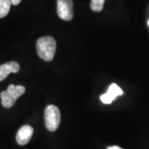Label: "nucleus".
Wrapping results in <instances>:
<instances>
[{
	"instance_id": "1",
	"label": "nucleus",
	"mask_w": 149,
	"mask_h": 149,
	"mask_svg": "<svg viewBox=\"0 0 149 149\" xmlns=\"http://www.w3.org/2000/svg\"><path fill=\"white\" fill-rule=\"evenodd\" d=\"M36 47L40 58L46 61H51L53 60L56 50V42L53 37L45 36L39 38L36 43Z\"/></svg>"
},
{
	"instance_id": "2",
	"label": "nucleus",
	"mask_w": 149,
	"mask_h": 149,
	"mask_svg": "<svg viewBox=\"0 0 149 149\" xmlns=\"http://www.w3.org/2000/svg\"><path fill=\"white\" fill-rule=\"evenodd\" d=\"M25 87L22 85H10L8 87V90L3 91L0 95L1 104L3 107L9 109L14 105L17 100L25 93Z\"/></svg>"
},
{
	"instance_id": "3",
	"label": "nucleus",
	"mask_w": 149,
	"mask_h": 149,
	"mask_svg": "<svg viewBox=\"0 0 149 149\" xmlns=\"http://www.w3.org/2000/svg\"><path fill=\"white\" fill-rule=\"evenodd\" d=\"M44 118L48 130L51 132L56 131L61 123V113L58 108L53 104L48 105L45 109Z\"/></svg>"
},
{
	"instance_id": "4",
	"label": "nucleus",
	"mask_w": 149,
	"mask_h": 149,
	"mask_svg": "<svg viewBox=\"0 0 149 149\" xmlns=\"http://www.w3.org/2000/svg\"><path fill=\"white\" fill-rule=\"evenodd\" d=\"M57 14L62 20L70 21L74 16L72 0H57Z\"/></svg>"
},
{
	"instance_id": "5",
	"label": "nucleus",
	"mask_w": 149,
	"mask_h": 149,
	"mask_svg": "<svg viewBox=\"0 0 149 149\" xmlns=\"http://www.w3.org/2000/svg\"><path fill=\"white\" fill-rule=\"evenodd\" d=\"M32 134H33V128L32 127H31L30 125L22 126L17 133V143L21 146L26 145V144L28 143V142L32 139Z\"/></svg>"
},
{
	"instance_id": "6",
	"label": "nucleus",
	"mask_w": 149,
	"mask_h": 149,
	"mask_svg": "<svg viewBox=\"0 0 149 149\" xmlns=\"http://www.w3.org/2000/svg\"><path fill=\"white\" fill-rule=\"evenodd\" d=\"M20 70V65L16 61H10L0 65V81L5 80L10 73H17Z\"/></svg>"
},
{
	"instance_id": "7",
	"label": "nucleus",
	"mask_w": 149,
	"mask_h": 149,
	"mask_svg": "<svg viewBox=\"0 0 149 149\" xmlns=\"http://www.w3.org/2000/svg\"><path fill=\"white\" fill-rule=\"evenodd\" d=\"M109 96V98L112 100H114L116 99V97L118 95H122L123 94V91L121 90V88L116 84H112L109 87V90L106 93Z\"/></svg>"
},
{
	"instance_id": "8",
	"label": "nucleus",
	"mask_w": 149,
	"mask_h": 149,
	"mask_svg": "<svg viewBox=\"0 0 149 149\" xmlns=\"http://www.w3.org/2000/svg\"><path fill=\"white\" fill-rule=\"evenodd\" d=\"M11 2L9 0H0V18L8 15L11 8Z\"/></svg>"
},
{
	"instance_id": "9",
	"label": "nucleus",
	"mask_w": 149,
	"mask_h": 149,
	"mask_svg": "<svg viewBox=\"0 0 149 149\" xmlns=\"http://www.w3.org/2000/svg\"><path fill=\"white\" fill-rule=\"evenodd\" d=\"M105 0H91V8L94 12H100L103 10Z\"/></svg>"
},
{
	"instance_id": "10",
	"label": "nucleus",
	"mask_w": 149,
	"mask_h": 149,
	"mask_svg": "<svg viewBox=\"0 0 149 149\" xmlns=\"http://www.w3.org/2000/svg\"><path fill=\"white\" fill-rule=\"evenodd\" d=\"M100 100H101L104 104H111L112 102H113V100L109 98V96L106 93L100 96Z\"/></svg>"
},
{
	"instance_id": "11",
	"label": "nucleus",
	"mask_w": 149,
	"mask_h": 149,
	"mask_svg": "<svg viewBox=\"0 0 149 149\" xmlns=\"http://www.w3.org/2000/svg\"><path fill=\"white\" fill-rule=\"evenodd\" d=\"M9 1L11 2V3L13 4V5H18L21 3L22 0H9Z\"/></svg>"
},
{
	"instance_id": "12",
	"label": "nucleus",
	"mask_w": 149,
	"mask_h": 149,
	"mask_svg": "<svg viewBox=\"0 0 149 149\" xmlns=\"http://www.w3.org/2000/svg\"><path fill=\"white\" fill-rule=\"evenodd\" d=\"M107 149H123V148H119L118 146H111V147H109Z\"/></svg>"
},
{
	"instance_id": "13",
	"label": "nucleus",
	"mask_w": 149,
	"mask_h": 149,
	"mask_svg": "<svg viewBox=\"0 0 149 149\" xmlns=\"http://www.w3.org/2000/svg\"><path fill=\"white\" fill-rule=\"evenodd\" d=\"M148 26H149V21H148Z\"/></svg>"
}]
</instances>
